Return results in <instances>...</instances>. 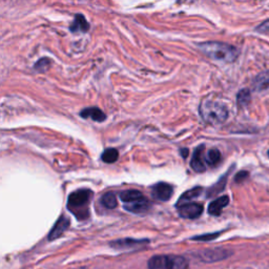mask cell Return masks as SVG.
Instances as JSON below:
<instances>
[{"instance_id": "obj_1", "label": "cell", "mask_w": 269, "mask_h": 269, "mask_svg": "<svg viewBox=\"0 0 269 269\" xmlns=\"http://www.w3.org/2000/svg\"><path fill=\"white\" fill-rule=\"evenodd\" d=\"M199 50L213 60L226 63L235 62L239 57V50L231 44L219 41H207L198 44Z\"/></svg>"}, {"instance_id": "obj_2", "label": "cell", "mask_w": 269, "mask_h": 269, "mask_svg": "<svg viewBox=\"0 0 269 269\" xmlns=\"http://www.w3.org/2000/svg\"><path fill=\"white\" fill-rule=\"evenodd\" d=\"M200 115L203 120L211 124L224 123L228 118V109L223 103L205 98L200 104Z\"/></svg>"}, {"instance_id": "obj_3", "label": "cell", "mask_w": 269, "mask_h": 269, "mask_svg": "<svg viewBox=\"0 0 269 269\" xmlns=\"http://www.w3.org/2000/svg\"><path fill=\"white\" fill-rule=\"evenodd\" d=\"M93 197V191L89 189H79L72 192L67 200V207L79 219H84L88 215V204Z\"/></svg>"}, {"instance_id": "obj_4", "label": "cell", "mask_w": 269, "mask_h": 269, "mask_svg": "<svg viewBox=\"0 0 269 269\" xmlns=\"http://www.w3.org/2000/svg\"><path fill=\"white\" fill-rule=\"evenodd\" d=\"M148 269H188V262L179 256H155L148 260Z\"/></svg>"}, {"instance_id": "obj_5", "label": "cell", "mask_w": 269, "mask_h": 269, "mask_svg": "<svg viewBox=\"0 0 269 269\" xmlns=\"http://www.w3.org/2000/svg\"><path fill=\"white\" fill-rule=\"evenodd\" d=\"M178 208L179 214L184 219H197L203 213V205L196 202H188L178 206Z\"/></svg>"}, {"instance_id": "obj_6", "label": "cell", "mask_w": 269, "mask_h": 269, "mask_svg": "<svg viewBox=\"0 0 269 269\" xmlns=\"http://www.w3.org/2000/svg\"><path fill=\"white\" fill-rule=\"evenodd\" d=\"M173 193H174L173 186L164 182H160L158 184L154 185L152 188L153 198L162 202L168 201L171 198V196H173Z\"/></svg>"}, {"instance_id": "obj_7", "label": "cell", "mask_w": 269, "mask_h": 269, "mask_svg": "<svg viewBox=\"0 0 269 269\" xmlns=\"http://www.w3.org/2000/svg\"><path fill=\"white\" fill-rule=\"evenodd\" d=\"M149 208H151V203H149V201L144 196L134 201L124 203V209L133 214H145L149 211Z\"/></svg>"}, {"instance_id": "obj_8", "label": "cell", "mask_w": 269, "mask_h": 269, "mask_svg": "<svg viewBox=\"0 0 269 269\" xmlns=\"http://www.w3.org/2000/svg\"><path fill=\"white\" fill-rule=\"evenodd\" d=\"M231 255V252L222 249V248H215V249H207L200 252V259L203 260L204 262H215L223 259L228 258Z\"/></svg>"}, {"instance_id": "obj_9", "label": "cell", "mask_w": 269, "mask_h": 269, "mask_svg": "<svg viewBox=\"0 0 269 269\" xmlns=\"http://www.w3.org/2000/svg\"><path fill=\"white\" fill-rule=\"evenodd\" d=\"M148 244L147 240H134V239H120L114 242H110V246L115 249L123 250V249H134L140 248L142 246Z\"/></svg>"}, {"instance_id": "obj_10", "label": "cell", "mask_w": 269, "mask_h": 269, "mask_svg": "<svg viewBox=\"0 0 269 269\" xmlns=\"http://www.w3.org/2000/svg\"><path fill=\"white\" fill-rule=\"evenodd\" d=\"M203 152H204V145H200L196 148V151L193 152L192 159L190 162L191 168L197 171V173H203L206 169V162L205 158H203Z\"/></svg>"}, {"instance_id": "obj_11", "label": "cell", "mask_w": 269, "mask_h": 269, "mask_svg": "<svg viewBox=\"0 0 269 269\" xmlns=\"http://www.w3.org/2000/svg\"><path fill=\"white\" fill-rule=\"evenodd\" d=\"M70 226V221L67 218H65L64 215H61L60 218L57 220V222L55 223V225L53 226V228L51 229L50 234H49V240L50 241H54L56 239H58L59 237H61L63 235L64 231L69 228Z\"/></svg>"}, {"instance_id": "obj_12", "label": "cell", "mask_w": 269, "mask_h": 269, "mask_svg": "<svg viewBox=\"0 0 269 269\" xmlns=\"http://www.w3.org/2000/svg\"><path fill=\"white\" fill-rule=\"evenodd\" d=\"M89 24L82 14H77L70 26V31L74 34H84L88 32Z\"/></svg>"}, {"instance_id": "obj_13", "label": "cell", "mask_w": 269, "mask_h": 269, "mask_svg": "<svg viewBox=\"0 0 269 269\" xmlns=\"http://www.w3.org/2000/svg\"><path fill=\"white\" fill-rule=\"evenodd\" d=\"M228 203H229L228 196H223V197H220L218 199H215L208 206V213H209V215H215V216L220 215L223 209L228 205Z\"/></svg>"}, {"instance_id": "obj_14", "label": "cell", "mask_w": 269, "mask_h": 269, "mask_svg": "<svg viewBox=\"0 0 269 269\" xmlns=\"http://www.w3.org/2000/svg\"><path fill=\"white\" fill-rule=\"evenodd\" d=\"M80 116L85 119H92L96 122H103L107 119V115L98 108H87L82 109Z\"/></svg>"}, {"instance_id": "obj_15", "label": "cell", "mask_w": 269, "mask_h": 269, "mask_svg": "<svg viewBox=\"0 0 269 269\" xmlns=\"http://www.w3.org/2000/svg\"><path fill=\"white\" fill-rule=\"evenodd\" d=\"M252 87L257 92H263L266 91V89H269V70L260 73L253 79Z\"/></svg>"}, {"instance_id": "obj_16", "label": "cell", "mask_w": 269, "mask_h": 269, "mask_svg": "<svg viewBox=\"0 0 269 269\" xmlns=\"http://www.w3.org/2000/svg\"><path fill=\"white\" fill-rule=\"evenodd\" d=\"M228 175H229V171H227V174L224 175L218 182H216L215 185H213L212 188L208 189L207 197H215L216 195H219L221 191L224 190V188H225L226 182H227Z\"/></svg>"}, {"instance_id": "obj_17", "label": "cell", "mask_w": 269, "mask_h": 269, "mask_svg": "<svg viewBox=\"0 0 269 269\" xmlns=\"http://www.w3.org/2000/svg\"><path fill=\"white\" fill-rule=\"evenodd\" d=\"M201 192H202V188H192V189H190L188 191L184 192L183 195L180 197V199H179L178 203H177V206H180V205H182L184 203H188V202L191 201L192 199L199 197L201 195Z\"/></svg>"}, {"instance_id": "obj_18", "label": "cell", "mask_w": 269, "mask_h": 269, "mask_svg": "<svg viewBox=\"0 0 269 269\" xmlns=\"http://www.w3.org/2000/svg\"><path fill=\"white\" fill-rule=\"evenodd\" d=\"M141 197H143V195H142L141 191L136 190V189H128V190H124V191H121L120 193H119V198H120L121 201L124 202V203L134 201Z\"/></svg>"}, {"instance_id": "obj_19", "label": "cell", "mask_w": 269, "mask_h": 269, "mask_svg": "<svg viewBox=\"0 0 269 269\" xmlns=\"http://www.w3.org/2000/svg\"><path fill=\"white\" fill-rule=\"evenodd\" d=\"M101 203L103 206L108 209H114L117 207L118 202H117V197L114 192H107L104 193L102 199H101Z\"/></svg>"}, {"instance_id": "obj_20", "label": "cell", "mask_w": 269, "mask_h": 269, "mask_svg": "<svg viewBox=\"0 0 269 269\" xmlns=\"http://www.w3.org/2000/svg\"><path fill=\"white\" fill-rule=\"evenodd\" d=\"M221 160V153L219 149L213 148L209 151L205 157V162L206 164L211 166H215Z\"/></svg>"}, {"instance_id": "obj_21", "label": "cell", "mask_w": 269, "mask_h": 269, "mask_svg": "<svg viewBox=\"0 0 269 269\" xmlns=\"http://www.w3.org/2000/svg\"><path fill=\"white\" fill-rule=\"evenodd\" d=\"M251 100L250 91L247 88H243L237 95V102L239 107H246L248 106Z\"/></svg>"}, {"instance_id": "obj_22", "label": "cell", "mask_w": 269, "mask_h": 269, "mask_svg": "<svg viewBox=\"0 0 269 269\" xmlns=\"http://www.w3.org/2000/svg\"><path fill=\"white\" fill-rule=\"evenodd\" d=\"M119 153L115 148H108L102 154V161L106 163H114L117 161Z\"/></svg>"}, {"instance_id": "obj_23", "label": "cell", "mask_w": 269, "mask_h": 269, "mask_svg": "<svg viewBox=\"0 0 269 269\" xmlns=\"http://www.w3.org/2000/svg\"><path fill=\"white\" fill-rule=\"evenodd\" d=\"M51 63L52 62H51V60H50L49 58H41V59H39V60L35 63L34 70L36 72L44 73V72H47L50 69Z\"/></svg>"}, {"instance_id": "obj_24", "label": "cell", "mask_w": 269, "mask_h": 269, "mask_svg": "<svg viewBox=\"0 0 269 269\" xmlns=\"http://www.w3.org/2000/svg\"><path fill=\"white\" fill-rule=\"evenodd\" d=\"M219 236H220V233L207 234V235H203V236H197L195 238H192V240H195V241H212V240H215V239Z\"/></svg>"}, {"instance_id": "obj_25", "label": "cell", "mask_w": 269, "mask_h": 269, "mask_svg": "<svg viewBox=\"0 0 269 269\" xmlns=\"http://www.w3.org/2000/svg\"><path fill=\"white\" fill-rule=\"evenodd\" d=\"M248 176H249L248 171H245V170L240 171V173H238V174L236 175V177H235V181H236L237 183L243 182V181L245 180V179H247V178H248Z\"/></svg>"}, {"instance_id": "obj_26", "label": "cell", "mask_w": 269, "mask_h": 269, "mask_svg": "<svg viewBox=\"0 0 269 269\" xmlns=\"http://www.w3.org/2000/svg\"><path fill=\"white\" fill-rule=\"evenodd\" d=\"M256 29L259 33H268L269 32V19L262 22V24H261Z\"/></svg>"}, {"instance_id": "obj_27", "label": "cell", "mask_w": 269, "mask_h": 269, "mask_svg": "<svg viewBox=\"0 0 269 269\" xmlns=\"http://www.w3.org/2000/svg\"><path fill=\"white\" fill-rule=\"evenodd\" d=\"M181 154H182L183 158H186V157H188V148H183L181 151Z\"/></svg>"}, {"instance_id": "obj_28", "label": "cell", "mask_w": 269, "mask_h": 269, "mask_svg": "<svg viewBox=\"0 0 269 269\" xmlns=\"http://www.w3.org/2000/svg\"><path fill=\"white\" fill-rule=\"evenodd\" d=\"M268 156H269V151H268Z\"/></svg>"}]
</instances>
